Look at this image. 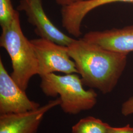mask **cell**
<instances>
[{
    "label": "cell",
    "instance_id": "cell-1",
    "mask_svg": "<svg viewBox=\"0 0 133 133\" xmlns=\"http://www.w3.org/2000/svg\"><path fill=\"white\" fill-rule=\"evenodd\" d=\"M67 48L83 85L105 94L113 90L125 70L128 54L110 51L82 38L75 39Z\"/></svg>",
    "mask_w": 133,
    "mask_h": 133
},
{
    "label": "cell",
    "instance_id": "cell-2",
    "mask_svg": "<svg viewBox=\"0 0 133 133\" xmlns=\"http://www.w3.org/2000/svg\"><path fill=\"white\" fill-rule=\"evenodd\" d=\"M0 45L10 56L12 67L11 76L26 91L31 78L38 75V60L30 41L21 27L19 12L9 25L2 27Z\"/></svg>",
    "mask_w": 133,
    "mask_h": 133
},
{
    "label": "cell",
    "instance_id": "cell-3",
    "mask_svg": "<svg viewBox=\"0 0 133 133\" xmlns=\"http://www.w3.org/2000/svg\"><path fill=\"white\" fill-rule=\"evenodd\" d=\"M40 87L48 96H60L61 107L66 114L76 115L92 109L97 103V94L93 89L86 90L77 74L58 75L54 73L41 76Z\"/></svg>",
    "mask_w": 133,
    "mask_h": 133
},
{
    "label": "cell",
    "instance_id": "cell-4",
    "mask_svg": "<svg viewBox=\"0 0 133 133\" xmlns=\"http://www.w3.org/2000/svg\"><path fill=\"white\" fill-rule=\"evenodd\" d=\"M38 60L39 76L54 72L65 74H78L76 64L68 48L45 38L30 40Z\"/></svg>",
    "mask_w": 133,
    "mask_h": 133
},
{
    "label": "cell",
    "instance_id": "cell-5",
    "mask_svg": "<svg viewBox=\"0 0 133 133\" xmlns=\"http://www.w3.org/2000/svg\"><path fill=\"white\" fill-rule=\"evenodd\" d=\"M17 10L25 13L29 22L35 27V33L40 38L66 46L75 39L53 24L44 12L42 0H20Z\"/></svg>",
    "mask_w": 133,
    "mask_h": 133
},
{
    "label": "cell",
    "instance_id": "cell-6",
    "mask_svg": "<svg viewBox=\"0 0 133 133\" xmlns=\"http://www.w3.org/2000/svg\"><path fill=\"white\" fill-rule=\"evenodd\" d=\"M39 104L29 99L0 59V114H19L37 109Z\"/></svg>",
    "mask_w": 133,
    "mask_h": 133
},
{
    "label": "cell",
    "instance_id": "cell-7",
    "mask_svg": "<svg viewBox=\"0 0 133 133\" xmlns=\"http://www.w3.org/2000/svg\"><path fill=\"white\" fill-rule=\"evenodd\" d=\"M60 103L59 98L31 111L0 114V133H37L44 115Z\"/></svg>",
    "mask_w": 133,
    "mask_h": 133
},
{
    "label": "cell",
    "instance_id": "cell-8",
    "mask_svg": "<svg viewBox=\"0 0 133 133\" xmlns=\"http://www.w3.org/2000/svg\"><path fill=\"white\" fill-rule=\"evenodd\" d=\"M82 38L110 51L128 54L133 51V25L91 31L85 34Z\"/></svg>",
    "mask_w": 133,
    "mask_h": 133
},
{
    "label": "cell",
    "instance_id": "cell-9",
    "mask_svg": "<svg viewBox=\"0 0 133 133\" xmlns=\"http://www.w3.org/2000/svg\"><path fill=\"white\" fill-rule=\"evenodd\" d=\"M117 2L133 3V0H86L62 7V26L69 34L78 38L82 34V22L87 14L101 6Z\"/></svg>",
    "mask_w": 133,
    "mask_h": 133
},
{
    "label": "cell",
    "instance_id": "cell-10",
    "mask_svg": "<svg viewBox=\"0 0 133 133\" xmlns=\"http://www.w3.org/2000/svg\"><path fill=\"white\" fill-rule=\"evenodd\" d=\"M110 126L92 116L81 119L72 127V133H107Z\"/></svg>",
    "mask_w": 133,
    "mask_h": 133
},
{
    "label": "cell",
    "instance_id": "cell-11",
    "mask_svg": "<svg viewBox=\"0 0 133 133\" xmlns=\"http://www.w3.org/2000/svg\"><path fill=\"white\" fill-rule=\"evenodd\" d=\"M18 13L17 10H14L11 0H0V25L2 28L9 25Z\"/></svg>",
    "mask_w": 133,
    "mask_h": 133
},
{
    "label": "cell",
    "instance_id": "cell-12",
    "mask_svg": "<svg viewBox=\"0 0 133 133\" xmlns=\"http://www.w3.org/2000/svg\"><path fill=\"white\" fill-rule=\"evenodd\" d=\"M121 113L124 116L133 114V97L125 102L121 107Z\"/></svg>",
    "mask_w": 133,
    "mask_h": 133
},
{
    "label": "cell",
    "instance_id": "cell-13",
    "mask_svg": "<svg viewBox=\"0 0 133 133\" xmlns=\"http://www.w3.org/2000/svg\"><path fill=\"white\" fill-rule=\"evenodd\" d=\"M107 133H133V127L130 125L119 128H115L110 126Z\"/></svg>",
    "mask_w": 133,
    "mask_h": 133
},
{
    "label": "cell",
    "instance_id": "cell-14",
    "mask_svg": "<svg viewBox=\"0 0 133 133\" xmlns=\"http://www.w3.org/2000/svg\"><path fill=\"white\" fill-rule=\"evenodd\" d=\"M58 5H61L62 7L66 6L73 4L76 2L86 1V0H54Z\"/></svg>",
    "mask_w": 133,
    "mask_h": 133
}]
</instances>
